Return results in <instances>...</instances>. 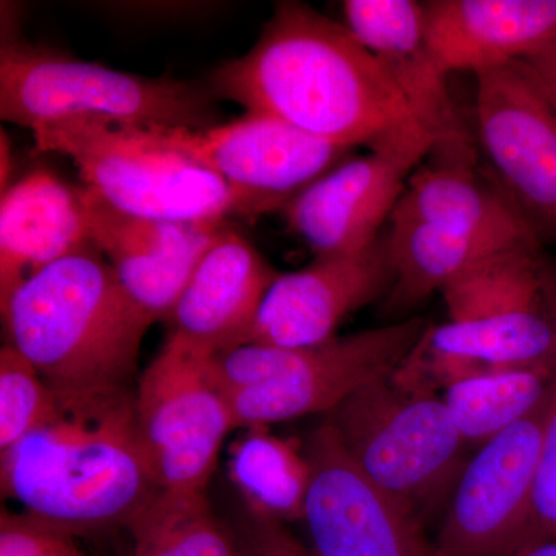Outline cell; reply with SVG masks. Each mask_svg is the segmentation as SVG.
Segmentation results:
<instances>
[{
	"mask_svg": "<svg viewBox=\"0 0 556 556\" xmlns=\"http://www.w3.org/2000/svg\"><path fill=\"white\" fill-rule=\"evenodd\" d=\"M450 321H477L556 303V276L540 244L501 249L442 291Z\"/></svg>",
	"mask_w": 556,
	"mask_h": 556,
	"instance_id": "7402d4cb",
	"label": "cell"
},
{
	"mask_svg": "<svg viewBox=\"0 0 556 556\" xmlns=\"http://www.w3.org/2000/svg\"><path fill=\"white\" fill-rule=\"evenodd\" d=\"M217 100L291 124L340 148L424 160L434 141L345 24L306 3L278 2L248 53L214 70Z\"/></svg>",
	"mask_w": 556,
	"mask_h": 556,
	"instance_id": "6da1fadb",
	"label": "cell"
},
{
	"mask_svg": "<svg viewBox=\"0 0 556 556\" xmlns=\"http://www.w3.org/2000/svg\"><path fill=\"white\" fill-rule=\"evenodd\" d=\"M39 152L67 156L86 188L137 217L226 222L247 203L214 172L169 148L153 127L70 119L33 130Z\"/></svg>",
	"mask_w": 556,
	"mask_h": 556,
	"instance_id": "52a82bcc",
	"label": "cell"
},
{
	"mask_svg": "<svg viewBox=\"0 0 556 556\" xmlns=\"http://www.w3.org/2000/svg\"><path fill=\"white\" fill-rule=\"evenodd\" d=\"M239 536L249 556H317L313 548L289 532L287 525L248 511L241 521Z\"/></svg>",
	"mask_w": 556,
	"mask_h": 556,
	"instance_id": "f1b7e54d",
	"label": "cell"
},
{
	"mask_svg": "<svg viewBox=\"0 0 556 556\" xmlns=\"http://www.w3.org/2000/svg\"><path fill=\"white\" fill-rule=\"evenodd\" d=\"M325 422L358 470L422 522L447 507L470 459L444 399L393 375L358 388Z\"/></svg>",
	"mask_w": 556,
	"mask_h": 556,
	"instance_id": "8992f818",
	"label": "cell"
},
{
	"mask_svg": "<svg viewBox=\"0 0 556 556\" xmlns=\"http://www.w3.org/2000/svg\"><path fill=\"white\" fill-rule=\"evenodd\" d=\"M60 409L36 368L7 342L0 350V453L49 424Z\"/></svg>",
	"mask_w": 556,
	"mask_h": 556,
	"instance_id": "484cf974",
	"label": "cell"
},
{
	"mask_svg": "<svg viewBox=\"0 0 556 556\" xmlns=\"http://www.w3.org/2000/svg\"><path fill=\"white\" fill-rule=\"evenodd\" d=\"M514 556H556V538L521 548Z\"/></svg>",
	"mask_w": 556,
	"mask_h": 556,
	"instance_id": "4dcf8cb0",
	"label": "cell"
},
{
	"mask_svg": "<svg viewBox=\"0 0 556 556\" xmlns=\"http://www.w3.org/2000/svg\"><path fill=\"white\" fill-rule=\"evenodd\" d=\"M430 325L408 318L314 346L243 345L211 356L236 428L328 415L358 388L393 375Z\"/></svg>",
	"mask_w": 556,
	"mask_h": 556,
	"instance_id": "5b68a950",
	"label": "cell"
},
{
	"mask_svg": "<svg viewBox=\"0 0 556 556\" xmlns=\"http://www.w3.org/2000/svg\"><path fill=\"white\" fill-rule=\"evenodd\" d=\"M555 386L556 364L507 369L460 380L444 402L468 447L479 448L536 412Z\"/></svg>",
	"mask_w": 556,
	"mask_h": 556,
	"instance_id": "cb8c5ba5",
	"label": "cell"
},
{
	"mask_svg": "<svg viewBox=\"0 0 556 556\" xmlns=\"http://www.w3.org/2000/svg\"><path fill=\"white\" fill-rule=\"evenodd\" d=\"M428 43L447 75L514 64L556 40V0H430Z\"/></svg>",
	"mask_w": 556,
	"mask_h": 556,
	"instance_id": "ac0fdd59",
	"label": "cell"
},
{
	"mask_svg": "<svg viewBox=\"0 0 556 556\" xmlns=\"http://www.w3.org/2000/svg\"><path fill=\"white\" fill-rule=\"evenodd\" d=\"M0 556H98L80 546L79 538L28 517L2 510Z\"/></svg>",
	"mask_w": 556,
	"mask_h": 556,
	"instance_id": "83f0119b",
	"label": "cell"
},
{
	"mask_svg": "<svg viewBox=\"0 0 556 556\" xmlns=\"http://www.w3.org/2000/svg\"><path fill=\"white\" fill-rule=\"evenodd\" d=\"M2 164H0V182H2V190H5V182L9 181L10 170H11V153H10V144L9 139L5 138V134L2 131Z\"/></svg>",
	"mask_w": 556,
	"mask_h": 556,
	"instance_id": "1f68e13d",
	"label": "cell"
},
{
	"mask_svg": "<svg viewBox=\"0 0 556 556\" xmlns=\"http://www.w3.org/2000/svg\"><path fill=\"white\" fill-rule=\"evenodd\" d=\"M556 538V386L548 407L521 548Z\"/></svg>",
	"mask_w": 556,
	"mask_h": 556,
	"instance_id": "4316f807",
	"label": "cell"
},
{
	"mask_svg": "<svg viewBox=\"0 0 556 556\" xmlns=\"http://www.w3.org/2000/svg\"><path fill=\"white\" fill-rule=\"evenodd\" d=\"M278 276L251 241L226 226L172 308L169 338L207 356L247 345Z\"/></svg>",
	"mask_w": 556,
	"mask_h": 556,
	"instance_id": "2e32d148",
	"label": "cell"
},
{
	"mask_svg": "<svg viewBox=\"0 0 556 556\" xmlns=\"http://www.w3.org/2000/svg\"><path fill=\"white\" fill-rule=\"evenodd\" d=\"M541 93L556 109V40L547 47L518 61Z\"/></svg>",
	"mask_w": 556,
	"mask_h": 556,
	"instance_id": "f546056e",
	"label": "cell"
},
{
	"mask_svg": "<svg viewBox=\"0 0 556 556\" xmlns=\"http://www.w3.org/2000/svg\"><path fill=\"white\" fill-rule=\"evenodd\" d=\"M129 556H249L212 511L206 492L159 490L127 526Z\"/></svg>",
	"mask_w": 556,
	"mask_h": 556,
	"instance_id": "d4e9b609",
	"label": "cell"
},
{
	"mask_svg": "<svg viewBox=\"0 0 556 556\" xmlns=\"http://www.w3.org/2000/svg\"><path fill=\"white\" fill-rule=\"evenodd\" d=\"M390 222L388 241L394 268L393 287L386 302L390 313L415 308L434 292L444 291L477 263L507 249L433 223L401 218Z\"/></svg>",
	"mask_w": 556,
	"mask_h": 556,
	"instance_id": "44dd1931",
	"label": "cell"
},
{
	"mask_svg": "<svg viewBox=\"0 0 556 556\" xmlns=\"http://www.w3.org/2000/svg\"><path fill=\"white\" fill-rule=\"evenodd\" d=\"M229 475L258 517L303 521L311 484L305 444L269 433L266 427L248 428L230 450Z\"/></svg>",
	"mask_w": 556,
	"mask_h": 556,
	"instance_id": "603a6c76",
	"label": "cell"
},
{
	"mask_svg": "<svg viewBox=\"0 0 556 556\" xmlns=\"http://www.w3.org/2000/svg\"><path fill=\"white\" fill-rule=\"evenodd\" d=\"M89 243L79 189L47 169L25 175L0 201V303L28 277Z\"/></svg>",
	"mask_w": 556,
	"mask_h": 556,
	"instance_id": "d6986e66",
	"label": "cell"
},
{
	"mask_svg": "<svg viewBox=\"0 0 556 556\" xmlns=\"http://www.w3.org/2000/svg\"><path fill=\"white\" fill-rule=\"evenodd\" d=\"M311 484L303 521L317 556H447L422 519L369 481L327 422L306 439Z\"/></svg>",
	"mask_w": 556,
	"mask_h": 556,
	"instance_id": "30bf717a",
	"label": "cell"
},
{
	"mask_svg": "<svg viewBox=\"0 0 556 556\" xmlns=\"http://www.w3.org/2000/svg\"><path fill=\"white\" fill-rule=\"evenodd\" d=\"M0 309L9 343L60 405L135 391L139 351L155 321L93 241L28 277Z\"/></svg>",
	"mask_w": 556,
	"mask_h": 556,
	"instance_id": "7a4b0ae2",
	"label": "cell"
},
{
	"mask_svg": "<svg viewBox=\"0 0 556 556\" xmlns=\"http://www.w3.org/2000/svg\"><path fill=\"white\" fill-rule=\"evenodd\" d=\"M0 484L28 517L70 535L127 529L160 490L139 444L135 391L61 405L0 453Z\"/></svg>",
	"mask_w": 556,
	"mask_h": 556,
	"instance_id": "3957f363",
	"label": "cell"
},
{
	"mask_svg": "<svg viewBox=\"0 0 556 556\" xmlns=\"http://www.w3.org/2000/svg\"><path fill=\"white\" fill-rule=\"evenodd\" d=\"M555 391V390H554ZM551 397L467 460L437 544L447 556H514L521 547Z\"/></svg>",
	"mask_w": 556,
	"mask_h": 556,
	"instance_id": "8fae6325",
	"label": "cell"
},
{
	"mask_svg": "<svg viewBox=\"0 0 556 556\" xmlns=\"http://www.w3.org/2000/svg\"><path fill=\"white\" fill-rule=\"evenodd\" d=\"M430 153L438 159L409 175L391 218L433 223L496 247L543 244L506 193L475 174L471 148Z\"/></svg>",
	"mask_w": 556,
	"mask_h": 556,
	"instance_id": "ffe728a7",
	"label": "cell"
},
{
	"mask_svg": "<svg viewBox=\"0 0 556 556\" xmlns=\"http://www.w3.org/2000/svg\"><path fill=\"white\" fill-rule=\"evenodd\" d=\"M345 25L401 91L434 149L470 146L450 97L447 73L428 43L426 5L415 0H346Z\"/></svg>",
	"mask_w": 556,
	"mask_h": 556,
	"instance_id": "e0dca14e",
	"label": "cell"
},
{
	"mask_svg": "<svg viewBox=\"0 0 556 556\" xmlns=\"http://www.w3.org/2000/svg\"><path fill=\"white\" fill-rule=\"evenodd\" d=\"M219 116L207 83L130 75L17 39L0 47V118L31 131L70 119L206 130Z\"/></svg>",
	"mask_w": 556,
	"mask_h": 556,
	"instance_id": "277c9868",
	"label": "cell"
},
{
	"mask_svg": "<svg viewBox=\"0 0 556 556\" xmlns=\"http://www.w3.org/2000/svg\"><path fill=\"white\" fill-rule=\"evenodd\" d=\"M419 159L369 152L345 160L283 207L288 228L320 255L361 251L379 239Z\"/></svg>",
	"mask_w": 556,
	"mask_h": 556,
	"instance_id": "9a60e30c",
	"label": "cell"
},
{
	"mask_svg": "<svg viewBox=\"0 0 556 556\" xmlns=\"http://www.w3.org/2000/svg\"><path fill=\"white\" fill-rule=\"evenodd\" d=\"M135 419L159 489L206 492L223 442L236 430L211 356L167 338L138 379Z\"/></svg>",
	"mask_w": 556,
	"mask_h": 556,
	"instance_id": "ba28073f",
	"label": "cell"
},
{
	"mask_svg": "<svg viewBox=\"0 0 556 556\" xmlns=\"http://www.w3.org/2000/svg\"><path fill=\"white\" fill-rule=\"evenodd\" d=\"M90 240L108 258L121 285L153 321L167 320L193 270L226 222H170L137 217L79 189Z\"/></svg>",
	"mask_w": 556,
	"mask_h": 556,
	"instance_id": "5bb4252c",
	"label": "cell"
},
{
	"mask_svg": "<svg viewBox=\"0 0 556 556\" xmlns=\"http://www.w3.org/2000/svg\"><path fill=\"white\" fill-rule=\"evenodd\" d=\"M153 129L164 144L222 178L247 203L249 217L283 211L350 152L260 113L206 130Z\"/></svg>",
	"mask_w": 556,
	"mask_h": 556,
	"instance_id": "9c48e42d",
	"label": "cell"
},
{
	"mask_svg": "<svg viewBox=\"0 0 556 556\" xmlns=\"http://www.w3.org/2000/svg\"><path fill=\"white\" fill-rule=\"evenodd\" d=\"M475 110L500 189L541 241L556 240V109L514 62L477 75Z\"/></svg>",
	"mask_w": 556,
	"mask_h": 556,
	"instance_id": "7c38bea8",
	"label": "cell"
},
{
	"mask_svg": "<svg viewBox=\"0 0 556 556\" xmlns=\"http://www.w3.org/2000/svg\"><path fill=\"white\" fill-rule=\"evenodd\" d=\"M394 281L388 236L356 252L320 255L274 281L247 345L314 346L336 338L350 314L388 294Z\"/></svg>",
	"mask_w": 556,
	"mask_h": 556,
	"instance_id": "4fadbf2b",
	"label": "cell"
}]
</instances>
